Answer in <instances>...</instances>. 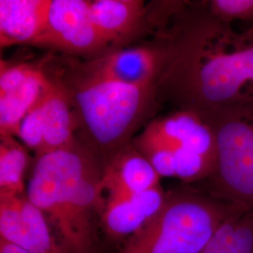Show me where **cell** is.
Masks as SVG:
<instances>
[{
	"label": "cell",
	"instance_id": "11",
	"mask_svg": "<svg viewBox=\"0 0 253 253\" xmlns=\"http://www.w3.org/2000/svg\"><path fill=\"white\" fill-rule=\"evenodd\" d=\"M167 193L158 186L131 195L107 198L100 217L102 225L114 238L129 237L161 211Z\"/></svg>",
	"mask_w": 253,
	"mask_h": 253
},
{
	"label": "cell",
	"instance_id": "9",
	"mask_svg": "<svg viewBox=\"0 0 253 253\" xmlns=\"http://www.w3.org/2000/svg\"><path fill=\"white\" fill-rule=\"evenodd\" d=\"M51 78L31 64H8L0 68V136L16 137L19 126L35 106Z\"/></svg>",
	"mask_w": 253,
	"mask_h": 253
},
{
	"label": "cell",
	"instance_id": "20",
	"mask_svg": "<svg viewBox=\"0 0 253 253\" xmlns=\"http://www.w3.org/2000/svg\"><path fill=\"white\" fill-rule=\"evenodd\" d=\"M252 25H253V24H252Z\"/></svg>",
	"mask_w": 253,
	"mask_h": 253
},
{
	"label": "cell",
	"instance_id": "10",
	"mask_svg": "<svg viewBox=\"0 0 253 253\" xmlns=\"http://www.w3.org/2000/svg\"><path fill=\"white\" fill-rule=\"evenodd\" d=\"M166 46H138L111 50L85 62L92 73L130 85H157L166 61Z\"/></svg>",
	"mask_w": 253,
	"mask_h": 253
},
{
	"label": "cell",
	"instance_id": "1",
	"mask_svg": "<svg viewBox=\"0 0 253 253\" xmlns=\"http://www.w3.org/2000/svg\"><path fill=\"white\" fill-rule=\"evenodd\" d=\"M233 24L207 8L180 12L166 38L158 94L197 114L253 102V25Z\"/></svg>",
	"mask_w": 253,
	"mask_h": 253
},
{
	"label": "cell",
	"instance_id": "6",
	"mask_svg": "<svg viewBox=\"0 0 253 253\" xmlns=\"http://www.w3.org/2000/svg\"><path fill=\"white\" fill-rule=\"evenodd\" d=\"M199 115L216 140L217 167L211 176L216 196L253 210V102Z\"/></svg>",
	"mask_w": 253,
	"mask_h": 253
},
{
	"label": "cell",
	"instance_id": "15",
	"mask_svg": "<svg viewBox=\"0 0 253 253\" xmlns=\"http://www.w3.org/2000/svg\"><path fill=\"white\" fill-rule=\"evenodd\" d=\"M201 253H253V210L237 208Z\"/></svg>",
	"mask_w": 253,
	"mask_h": 253
},
{
	"label": "cell",
	"instance_id": "2",
	"mask_svg": "<svg viewBox=\"0 0 253 253\" xmlns=\"http://www.w3.org/2000/svg\"><path fill=\"white\" fill-rule=\"evenodd\" d=\"M104 167L80 141L37 156L26 197L51 221L64 253H98Z\"/></svg>",
	"mask_w": 253,
	"mask_h": 253
},
{
	"label": "cell",
	"instance_id": "3",
	"mask_svg": "<svg viewBox=\"0 0 253 253\" xmlns=\"http://www.w3.org/2000/svg\"><path fill=\"white\" fill-rule=\"evenodd\" d=\"M56 83L67 94L80 141L105 163L127 145L158 95L157 85H130L76 63Z\"/></svg>",
	"mask_w": 253,
	"mask_h": 253
},
{
	"label": "cell",
	"instance_id": "19",
	"mask_svg": "<svg viewBox=\"0 0 253 253\" xmlns=\"http://www.w3.org/2000/svg\"><path fill=\"white\" fill-rule=\"evenodd\" d=\"M0 253H30L16 245L0 239Z\"/></svg>",
	"mask_w": 253,
	"mask_h": 253
},
{
	"label": "cell",
	"instance_id": "16",
	"mask_svg": "<svg viewBox=\"0 0 253 253\" xmlns=\"http://www.w3.org/2000/svg\"><path fill=\"white\" fill-rule=\"evenodd\" d=\"M29 156L14 137L0 140V194L23 196L27 190L25 175Z\"/></svg>",
	"mask_w": 253,
	"mask_h": 253
},
{
	"label": "cell",
	"instance_id": "8",
	"mask_svg": "<svg viewBox=\"0 0 253 253\" xmlns=\"http://www.w3.org/2000/svg\"><path fill=\"white\" fill-rule=\"evenodd\" d=\"M37 45L94 58L113 46L93 24L84 0H50L45 31Z\"/></svg>",
	"mask_w": 253,
	"mask_h": 253
},
{
	"label": "cell",
	"instance_id": "14",
	"mask_svg": "<svg viewBox=\"0 0 253 253\" xmlns=\"http://www.w3.org/2000/svg\"><path fill=\"white\" fill-rule=\"evenodd\" d=\"M87 3L93 24L112 45L137 34L146 15L145 2L140 0H94Z\"/></svg>",
	"mask_w": 253,
	"mask_h": 253
},
{
	"label": "cell",
	"instance_id": "4",
	"mask_svg": "<svg viewBox=\"0 0 253 253\" xmlns=\"http://www.w3.org/2000/svg\"><path fill=\"white\" fill-rule=\"evenodd\" d=\"M239 208L193 191L167 193L161 211L117 253H201Z\"/></svg>",
	"mask_w": 253,
	"mask_h": 253
},
{
	"label": "cell",
	"instance_id": "13",
	"mask_svg": "<svg viewBox=\"0 0 253 253\" xmlns=\"http://www.w3.org/2000/svg\"><path fill=\"white\" fill-rule=\"evenodd\" d=\"M50 0H0L1 47L37 45L45 31Z\"/></svg>",
	"mask_w": 253,
	"mask_h": 253
},
{
	"label": "cell",
	"instance_id": "18",
	"mask_svg": "<svg viewBox=\"0 0 253 253\" xmlns=\"http://www.w3.org/2000/svg\"><path fill=\"white\" fill-rule=\"evenodd\" d=\"M206 6L210 14L222 21L253 24V0H211Z\"/></svg>",
	"mask_w": 253,
	"mask_h": 253
},
{
	"label": "cell",
	"instance_id": "7",
	"mask_svg": "<svg viewBox=\"0 0 253 253\" xmlns=\"http://www.w3.org/2000/svg\"><path fill=\"white\" fill-rule=\"evenodd\" d=\"M76 123L70 100L51 79L41 99L19 126L16 137L37 156L76 144Z\"/></svg>",
	"mask_w": 253,
	"mask_h": 253
},
{
	"label": "cell",
	"instance_id": "5",
	"mask_svg": "<svg viewBox=\"0 0 253 253\" xmlns=\"http://www.w3.org/2000/svg\"><path fill=\"white\" fill-rule=\"evenodd\" d=\"M132 144L161 177L194 182L211 177L216 171L215 136L195 112L178 110L154 119Z\"/></svg>",
	"mask_w": 253,
	"mask_h": 253
},
{
	"label": "cell",
	"instance_id": "12",
	"mask_svg": "<svg viewBox=\"0 0 253 253\" xmlns=\"http://www.w3.org/2000/svg\"><path fill=\"white\" fill-rule=\"evenodd\" d=\"M161 176L132 142L105 163L102 179L107 198L131 195L161 186Z\"/></svg>",
	"mask_w": 253,
	"mask_h": 253
},
{
	"label": "cell",
	"instance_id": "17",
	"mask_svg": "<svg viewBox=\"0 0 253 253\" xmlns=\"http://www.w3.org/2000/svg\"><path fill=\"white\" fill-rule=\"evenodd\" d=\"M25 196L0 194V239L36 253L23 216Z\"/></svg>",
	"mask_w": 253,
	"mask_h": 253
}]
</instances>
